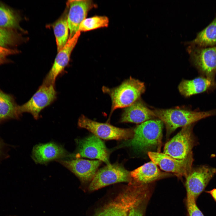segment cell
Returning a JSON list of instances; mask_svg holds the SVG:
<instances>
[{"instance_id": "obj_3", "label": "cell", "mask_w": 216, "mask_h": 216, "mask_svg": "<svg viewBox=\"0 0 216 216\" xmlns=\"http://www.w3.org/2000/svg\"><path fill=\"white\" fill-rule=\"evenodd\" d=\"M144 83L130 77L119 86L112 88L103 86V92L110 96L112 100L111 113L118 108H126L140 98L145 91Z\"/></svg>"}, {"instance_id": "obj_9", "label": "cell", "mask_w": 216, "mask_h": 216, "mask_svg": "<svg viewBox=\"0 0 216 216\" xmlns=\"http://www.w3.org/2000/svg\"><path fill=\"white\" fill-rule=\"evenodd\" d=\"M55 85L42 83L29 100L19 106L20 114L31 113L36 119L38 118L42 110L51 104L56 98L57 92Z\"/></svg>"}, {"instance_id": "obj_12", "label": "cell", "mask_w": 216, "mask_h": 216, "mask_svg": "<svg viewBox=\"0 0 216 216\" xmlns=\"http://www.w3.org/2000/svg\"><path fill=\"white\" fill-rule=\"evenodd\" d=\"M76 158L85 157L96 159L106 163L110 164L108 153L104 143L94 135H91L77 140Z\"/></svg>"}, {"instance_id": "obj_17", "label": "cell", "mask_w": 216, "mask_h": 216, "mask_svg": "<svg viewBox=\"0 0 216 216\" xmlns=\"http://www.w3.org/2000/svg\"><path fill=\"white\" fill-rule=\"evenodd\" d=\"M180 93L185 97L216 88V82L201 76L191 80H183L178 86Z\"/></svg>"}, {"instance_id": "obj_19", "label": "cell", "mask_w": 216, "mask_h": 216, "mask_svg": "<svg viewBox=\"0 0 216 216\" xmlns=\"http://www.w3.org/2000/svg\"><path fill=\"white\" fill-rule=\"evenodd\" d=\"M67 156V152L63 147L53 142L37 145L32 152L33 159L38 164L45 163Z\"/></svg>"}, {"instance_id": "obj_11", "label": "cell", "mask_w": 216, "mask_h": 216, "mask_svg": "<svg viewBox=\"0 0 216 216\" xmlns=\"http://www.w3.org/2000/svg\"><path fill=\"white\" fill-rule=\"evenodd\" d=\"M216 173V168L207 165L192 169L185 177L187 194L193 196L196 200Z\"/></svg>"}, {"instance_id": "obj_29", "label": "cell", "mask_w": 216, "mask_h": 216, "mask_svg": "<svg viewBox=\"0 0 216 216\" xmlns=\"http://www.w3.org/2000/svg\"><path fill=\"white\" fill-rule=\"evenodd\" d=\"M138 206L132 208L129 211L127 216H142V212Z\"/></svg>"}, {"instance_id": "obj_8", "label": "cell", "mask_w": 216, "mask_h": 216, "mask_svg": "<svg viewBox=\"0 0 216 216\" xmlns=\"http://www.w3.org/2000/svg\"><path fill=\"white\" fill-rule=\"evenodd\" d=\"M132 181L130 172L118 164H110L97 172L88 187L90 191H94L105 186L117 183Z\"/></svg>"}, {"instance_id": "obj_7", "label": "cell", "mask_w": 216, "mask_h": 216, "mask_svg": "<svg viewBox=\"0 0 216 216\" xmlns=\"http://www.w3.org/2000/svg\"><path fill=\"white\" fill-rule=\"evenodd\" d=\"M79 127L86 129L100 138L104 140H127L131 139L134 130L114 126L108 123L98 122L91 120L83 115L79 118Z\"/></svg>"}, {"instance_id": "obj_15", "label": "cell", "mask_w": 216, "mask_h": 216, "mask_svg": "<svg viewBox=\"0 0 216 216\" xmlns=\"http://www.w3.org/2000/svg\"><path fill=\"white\" fill-rule=\"evenodd\" d=\"M58 161L67 168L82 182L92 180L101 163L100 160L76 159L71 160H58Z\"/></svg>"}, {"instance_id": "obj_20", "label": "cell", "mask_w": 216, "mask_h": 216, "mask_svg": "<svg viewBox=\"0 0 216 216\" xmlns=\"http://www.w3.org/2000/svg\"><path fill=\"white\" fill-rule=\"evenodd\" d=\"M19 108L14 97L0 89V125L8 120L19 119L21 115Z\"/></svg>"}, {"instance_id": "obj_10", "label": "cell", "mask_w": 216, "mask_h": 216, "mask_svg": "<svg viewBox=\"0 0 216 216\" xmlns=\"http://www.w3.org/2000/svg\"><path fill=\"white\" fill-rule=\"evenodd\" d=\"M148 154L152 161L162 170L173 173L178 177H185L192 169L193 156L179 160L159 152H148Z\"/></svg>"}, {"instance_id": "obj_27", "label": "cell", "mask_w": 216, "mask_h": 216, "mask_svg": "<svg viewBox=\"0 0 216 216\" xmlns=\"http://www.w3.org/2000/svg\"><path fill=\"white\" fill-rule=\"evenodd\" d=\"M18 52L16 50L0 46V65L10 62L8 57Z\"/></svg>"}, {"instance_id": "obj_26", "label": "cell", "mask_w": 216, "mask_h": 216, "mask_svg": "<svg viewBox=\"0 0 216 216\" xmlns=\"http://www.w3.org/2000/svg\"><path fill=\"white\" fill-rule=\"evenodd\" d=\"M186 205L188 216H204L197 206L196 199L188 194H187Z\"/></svg>"}, {"instance_id": "obj_18", "label": "cell", "mask_w": 216, "mask_h": 216, "mask_svg": "<svg viewBox=\"0 0 216 216\" xmlns=\"http://www.w3.org/2000/svg\"><path fill=\"white\" fill-rule=\"evenodd\" d=\"M125 108L120 119L121 122L141 123L155 117L153 111L140 98Z\"/></svg>"}, {"instance_id": "obj_23", "label": "cell", "mask_w": 216, "mask_h": 216, "mask_svg": "<svg viewBox=\"0 0 216 216\" xmlns=\"http://www.w3.org/2000/svg\"><path fill=\"white\" fill-rule=\"evenodd\" d=\"M68 9H66L62 16L54 22L53 25L58 52L64 46L69 39V28L67 21Z\"/></svg>"}, {"instance_id": "obj_4", "label": "cell", "mask_w": 216, "mask_h": 216, "mask_svg": "<svg viewBox=\"0 0 216 216\" xmlns=\"http://www.w3.org/2000/svg\"><path fill=\"white\" fill-rule=\"evenodd\" d=\"M163 123L159 119H150L137 125L128 144L139 151L158 147L160 149Z\"/></svg>"}, {"instance_id": "obj_13", "label": "cell", "mask_w": 216, "mask_h": 216, "mask_svg": "<svg viewBox=\"0 0 216 216\" xmlns=\"http://www.w3.org/2000/svg\"><path fill=\"white\" fill-rule=\"evenodd\" d=\"M80 35V32H78L72 38L69 39L64 46L58 52L53 65L44 79L43 83L55 85L56 78L68 64L71 53Z\"/></svg>"}, {"instance_id": "obj_21", "label": "cell", "mask_w": 216, "mask_h": 216, "mask_svg": "<svg viewBox=\"0 0 216 216\" xmlns=\"http://www.w3.org/2000/svg\"><path fill=\"white\" fill-rule=\"evenodd\" d=\"M184 44L200 47L216 46V16L206 27L197 33L194 39Z\"/></svg>"}, {"instance_id": "obj_2", "label": "cell", "mask_w": 216, "mask_h": 216, "mask_svg": "<svg viewBox=\"0 0 216 216\" xmlns=\"http://www.w3.org/2000/svg\"><path fill=\"white\" fill-rule=\"evenodd\" d=\"M153 111L155 117L158 118L165 124L167 136L178 128L194 124L202 119L216 115V109L198 111L175 108L157 109Z\"/></svg>"}, {"instance_id": "obj_1", "label": "cell", "mask_w": 216, "mask_h": 216, "mask_svg": "<svg viewBox=\"0 0 216 216\" xmlns=\"http://www.w3.org/2000/svg\"><path fill=\"white\" fill-rule=\"evenodd\" d=\"M147 184L131 182L94 216H127L132 208L139 206L148 197Z\"/></svg>"}, {"instance_id": "obj_25", "label": "cell", "mask_w": 216, "mask_h": 216, "mask_svg": "<svg viewBox=\"0 0 216 216\" xmlns=\"http://www.w3.org/2000/svg\"><path fill=\"white\" fill-rule=\"evenodd\" d=\"M22 38L15 30L0 28V46L8 48L15 46L20 43Z\"/></svg>"}, {"instance_id": "obj_22", "label": "cell", "mask_w": 216, "mask_h": 216, "mask_svg": "<svg viewBox=\"0 0 216 216\" xmlns=\"http://www.w3.org/2000/svg\"><path fill=\"white\" fill-rule=\"evenodd\" d=\"M20 19L16 12L0 2V28L22 30L20 26Z\"/></svg>"}, {"instance_id": "obj_24", "label": "cell", "mask_w": 216, "mask_h": 216, "mask_svg": "<svg viewBox=\"0 0 216 216\" xmlns=\"http://www.w3.org/2000/svg\"><path fill=\"white\" fill-rule=\"evenodd\" d=\"M108 18L104 16H95L86 18L80 24L79 31L86 32L101 28L107 27Z\"/></svg>"}, {"instance_id": "obj_30", "label": "cell", "mask_w": 216, "mask_h": 216, "mask_svg": "<svg viewBox=\"0 0 216 216\" xmlns=\"http://www.w3.org/2000/svg\"><path fill=\"white\" fill-rule=\"evenodd\" d=\"M205 192L211 195L215 201L216 202V188H214L210 190L206 191Z\"/></svg>"}, {"instance_id": "obj_6", "label": "cell", "mask_w": 216, "mask_h": 216, "mask_svg": "<svg viewBox=\"0 0 216 216\" xmlns=\"http://www.w3.org/2000/svg\"><path fill=\"white\" fill-rule=\"evenodd\" d=\"M193 125L183 127L178 133L165 144L163 153L179 160L193 156L192 149L195 144L192 132Z\"/></svg>"}, {"instance_id": "obj_28", "label": "cell", "mask_w": 216, "mask_h": 216, "mask_svg": "<svg viewBox=\"0 0 216 216\" xmlns=\"http://www.w3.org/2000/svg\"><path fill=\"white\" fill-rule=\"evenodd\" d=\"M9 146L0 137V162L9 157Z\"/></svg>"}, {"instance_id": "obj_16", "label": "cell", "mask_w": 216, "mask_h": 216, "mask_svg": "<svg viewBox=\"0 0 216 216\" xmlns=\"http://www.w3.org/2000/svg\"><path fill=\"white\" fill-rule=\"evenodd\" d=\"M157 166L151 161L131 171L132 182L139 184H148L171 175L160 171Z\"/></svg>"}, {"instance_id": "obj_5", "label": "cell", "mask_w": 216, "mask_h": 216, "mask_svg": "<svg viewBox=\"0 0 216 216\" xmlns=\"http://www.w3.org/2000/svg\"><path fill=\"white\" fill-rule=\"evenodd\" d=\"M192 64L201 76L215 80L216 74V46L200 47L188 46L186 48Z\"/></svg>"}, {"instance_id": "obj_14", "label": "cell", "mask_w": 216, "mask_h": 216, "mask_svg": "<svg viewBox=\"0 0 216 216\" xmlns=\"http://www.w3.org/2000/svg\"><path fill=\"white\" fill-rule=\"evenodd\" d=\"M97 5L91 0L68 1L69 8L67 21L70 32L69 38H72L79 31V26L86 18L88 12Z\"/></svg>"}]
</instances>
